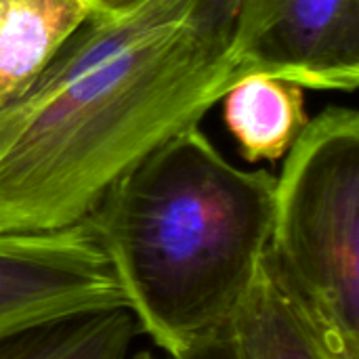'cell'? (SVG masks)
<instances>
[{
	"instance_id": "cell-1",
	"label": "cell",
	"mask_w": 359,
	"mask_h": 359,
	"mask_svg": "<svg viewBox=\"0 0 359 359\" xmlns=\"http://www.w3.org/2000/svg\"><path fill=\"white\" fill-rule=\"evenodd\" d=\"M238 2L116 0L88 19L0 111V231L84 223L126 170L198 126L246 76Z\"/></svg>"
},
{
	"instance_id": "cell-2",
	"label": "cell",
	"mask_w": 359,
	"mask_h": 359,
	"mask_svg": "<svg viewBox=\"0 0 359 359\" xmlns=\"http://www.w3.org/2000/svg\"><path fill=\"white\" fill-rule=\"evenodd\" d=\"M276 175L231 164L198 126L126 170L86 217L139 332L177 359L223 324L269 248Z\"/></svg>"
},
{
	"instance_id": "cell-3",
	"label": "cell",
	"mask_w": 359,
	"mask_h": 359,
	"mask_svg": "<svg viewBox=\"0 0 359 359\" xmlns=\"http://www.w3.org/2000/svg\"><path fill=\"white\" fill-rule=\"evenodd\" d=\"M282 278L359 347V114L328 105L276 177L267 248Z\"/></svg>"
},
{
	"instance_id": "cell-4",
	"label": "cell",
	"mask_w": 359,
	"mask_h": 359,
	"mask_svg": "<svg viewBox=\"0 0 359 359\" xmlns=\"http://www.w3.org/2000/svg\"><path fill=\"white\" fill-rule=\"evenodd\" d=\"M231 48L246 76L353 93L359 86V0H240Z\"/></svg>"
},
{
	"instance_id": "cell-5",
	"label": "cell",
	"mask_w": 359,
	"mask_h": 359,
	"mask_svg": "<svg viewBox=\"0 0 359 359\" xmlns=\"http://www.w3.org/2000/svg\"><path fill=\"white\" fill-rule=\"evenodd\" d=\"M126 301L86 223L59 231H0V343L29 328Z\"/></svg>"
},
{
	"instance_id": "cell-6",
	"label": "cell",
	"mask_w": 359,
	"mask_h": 359,
	"mask_svg": "<svg viewBox=\"0 0 359 359\" xmlns=\"http://www.w3.org/2000/svg\"><path fill=\"white\" fill-rule=\"evenodd\" d=\"M177 359H359L282 278L269 252L236 311Z\"/></svg>"
},
{
	"instance_id": "cell-7",
	"label": "cell",
	"mask_w": 359,
	"mask_h": 359,
	"mask_svg": "<svg viewBox=\"0 0 359 359\" xmlns=\"http://www.w3.org/2000/svg\"><path fill=\"white\" fill-rule=\"evenodd\" d=\"M99 0H0V111L29 93Z\"/></svg>"
},
{
	"instance_id": "cell-8",
	"label": "cell",
	"mask_w": 359,
	"mask_h": 359,
	"mask_svg": "<svg viewBox=\"0 0 359 359\" xmlns=\"http://www.w3.org/2000/svg\"><path fill=\"white\" fill-rule=\"evenodd\" d=\"M219 103L225 128L250 164L284 160L311 120L303 86L263 74L240 78Z\"/></svg>"
},
{
	"instance_id": "cell-9",
	"label": "cell",
	"mask_w": 359,
	"mask_h": 359,
	"mask_svg": "<svg viewBox=\"0 0 359 359\" xmlns=\"http://www.w3.org/2000/svg\"><path fill=\"white\" fill-rule=\"evenodd\" d=\"M139 328L124 307L48 322L0 343V359H128Z\"/></svg>"
},
{
	"instance_id": "cell-10",
	"label": "cell",
	"mask_w": 359,
	"mask_h": 359,
	"mask_svg": "<svg viewBox=\"0 0 359 359\" xmlns=\"http://www.w3.org/2000/svg\"><path fill=\"white\" fill-rule=\"evenodd\" d=\"M128 359H168V358H160V355H156L151 349H143V351L130 353V358Z\"/></svg>"
},
{
	"instance_id": "cell-11",
	"label": "cell",
	"mask_w": 359,
	"mask_h": 359,
	"mask_svg": "<svg viewBox=\"0 0 359 359\" xmlns=\"http://www.w3.org/2000/svg\"><path fill=\"white\" fill-rule=\"evenodd\" d=\"M99 2H103V4H105V6H109V4H114V2H116V0H99Z\"/></svg>"
}]
</instances>
